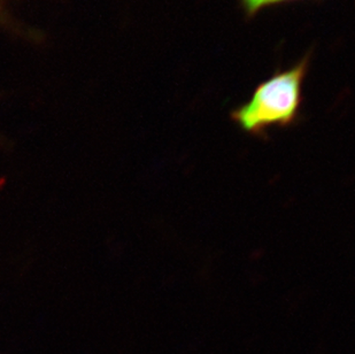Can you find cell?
Segmentation results:
<instances>
[{
    "mask_svg": "<svg viewBox=\"0 0 355 354\" xmlns=\"http://www.w3.org/2000/svg\"><path fill=\"white\" fill-rule=\"evenodd\" d=\"M290 1H298V0H239V3L246 17H254L259 12H261L265 8L290 3Z\"/></svg>",
    "mask_w": 355,
    "mask_h": 354,
    "instance_id": "obj_2",
    "label": "cell"
},
{
    "mask_svg": "<svg viewBox=\"0 0 355 354\" xmlns=\"http://www.w3.org/2000/svg\"><path fill=\"white\" fill-rule=\"evenodd\" d=\"M311 53L295 66L274 74L255 87L251 98L230 113L232 122L244 134L265 138L272 128L297 124L304 103V82Z\"/></svg>",
    "mask_w": 355,
    "mask_h": 354,
    "instance_id": "obj_1",
    "label": "cell"
}]
</instances>
